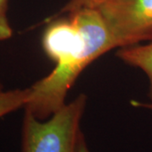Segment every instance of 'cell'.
Instances as JSON below:
<instances>
[{
  "instance_id": "1",
  "label": "cell",
  "mask_w": 152,
  "mask_h": 152,
  "mask_svg": "<svg viewBox=\"0 0 152 152\" xmlns=\"http://www.w3.org/2000/svg\"><path fill=\"white\" fill-rule=\"evenodd\" d=\"M42 45L55 68L29 88L24 107L40 120L48 119L65 105L69 91L87 66L118 48L107 24L92 6L69 13L66 18L50 19Z\"/></svg>"
},
{
  "instance_id": "2",
  "label": "cell",
  "mask_w": 152,
  "mask_h": 152,
  "mask_svg": "<svg viewBox=\"0 0 152 152\" xmlns=\"http://www.w3.org/2000/svg\"><path fill=\"white\" fill-rule=\"evenodd\" d=\"M86 96L80 95L46 120L25 110L20 152H78Z\"/></svg>"
},
{
  "instance_id": "3",
  "label": "cell",
  "mask_w": 152,
  "mask_h": 152,
  "mask_svg": "<svg viewBox=\"0 0 152 152\" xmlns=\"http://www.w3.org/2000/svg\"><path fill=\"white\" fill-rule=\"evenodd\" d=\"M100 13L118 48L152 39V0H96Z\"/></svg>"
},
{
  "instance_id": "4",
  "label": "cell",
  "mask_w": 152,
  "mask_h": 152,
  "mask_svg": "<svg viewBox=\"0 0 152 152\" xmlns=\"http://www.w3.org/2000/svg\"><path fill=\"white\" fill-rule=\"evenodd\" d=\"M117 56L125 64L145 74L149 80V97L152 102V39L143 44L121 48Z\"/></svg>"
},
{
  "instance_id": "5",
  "label": "cell",
  "mask_w": 152,
  "mask_h": 152,
  "mask_svg": "<svg viewBox=\"0 0 152 152\" xmlns=\"http://www.w3.org/2000/svg\"><path fill=\"white\" fill-rule=\"evenodd\" d=\"M29 96V88L6 91L0 82V118L18 109L25 107Z\"/></svg>"
},
{
  "instance_id": "6",
  "label": "cell",
  "mask_w": 152,
  "mask_h": 152,
  "mask_svg": "<svg viewBox=\"0 0 152 152\" xmlns=\"http://www.w3.org/2000/svg\"><path fill=\"white\" fill-rule=\"evenodd\" d=\"M9 0H0V42L12 37L13 30L11 27L7 12Z\"/></svg>"
},
{
  "instance_id": "7",
  "label": "cell",
  "mask_w": 152,
  "mask_h": 152,
  "mask_svg": "<svg viewBox=\"0 0 152 152\" xmlns=\"http://www.w3.org/2000/svg\"><path fill=\"white\" fill-rule=\"evenodd\" d=\"M96 1V0H69L57 14V16L64 14H69L84 7L91 6Z\"/></svg>"
},
{
  "instance_id": "8",
  "label": "cell",
  "mask_w": 152,
  "mask_h": 152,
  "mask_svg": "<svg viewBox=\"0 0 152 152\" xmlns=\"http://www.w3.org/2000/svg\"><path fill=\"white\" fill-rule=\"evenodd\" d=\"M78 152H90L88 146H87L86 141L85 140V136L81 133L79 139V143H78Z\"/></svg>"
},
{
  "instance_id": "9",
  "label": "cell",
  "mask_w": 152,
  "mask_h": 152,
  "mask_svg": "<svg viewBox=\"0 0 152 152\" xmlns=\"http://www.w3.org/2000/svg\"><path fill=\"white\" fill-rule=\"evenodd\" d=\"M132 104L137 107L149 109L152 111V102H132Z\"/></svg>"
}]
</instances>
